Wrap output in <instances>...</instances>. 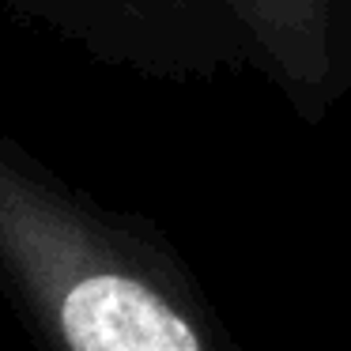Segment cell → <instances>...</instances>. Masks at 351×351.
I'll list each match as a JSON object with an SVG mask.
<instances>
[{
	"label": "cell",
	"mask_w": 351,
	"mask_h": 351,
	"mask_svg": "<svg viewBox=\"0 0 351 351\" xmlns=\"http://www.w3.org/2000/svg\"><path fill=\"white\" fill-rule=\"evenodd\" d=\"M0 295L42 351H230L162 253L0 174Z\"/></svg>",
	"instance_id": "obj_1"
}]
</instances>
